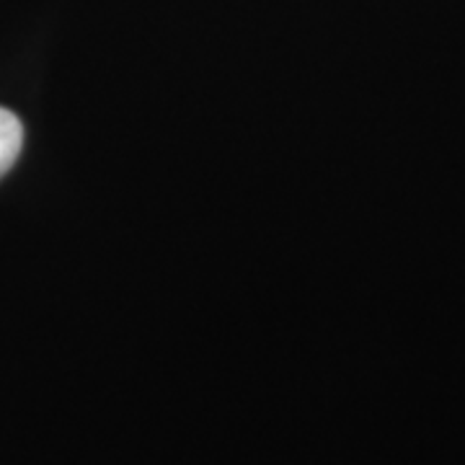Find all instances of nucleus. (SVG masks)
<instances>
[{"mask_svg": "<svg viewBox=\"0 0 465 465\" xmlns=\"http://www.w3.org/2000/svg\"><path fill=\"white\" fill-rule=\"evenodd\" d=\"M24 148V124L14 112L0 106V179L14 168Z\"/></svg>", "mask_w": 465, "mask_h": 465, "instance_id": "nucleus-1", "label": "nucleus"}]
</instances>
